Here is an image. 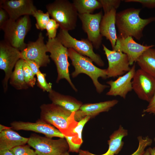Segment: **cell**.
<instances>
[{"mask_svg": "<svg viewBox=\"0 0 155 155\" xmlns=\"http://www.w3.org/2000/svg\"><path fill=\"white\" fill-rule=\"evenodd\" d=\"M136 71L135 66L133 64L130 70L126 74L119 76L115 81L111 80L106 83L110 86L106 93L108 96H119L125 99L128 93L132 90V82Z\"/></svg>", "mask_w": 155, "mask_h": 155, "instance_id": "obj_17", "label": "cell"}, {"mask_svg": "<svg viewBox=\"0 0 155 155\" xmlns=\"http://www.w3.org/2000/svg\"><path fill=\"white\" fill-rule=\"evenodd\" d=\"M21 58V52L10 46L3 40L0 42V69L5 73L2 83L4 92L8 89V82L13 68Z\"/></svg>", "mask_w": 155, "mask_h": 155, "instance_id": "obj_9", "label": "cell"}, {"mask_svg": "<svg viewBox=\"0 0 155 155\" xmlns=\"http://www.w3.org/2000/svg\"><path fill=\"white\" fill-rule=\"evenodd\" d=\"M102 46L108 62V67L106 69L107 78L122 76L130 70L131 67L126 54L110 50L103 44Z\"/></svg>", "mask_w": 155, "mask_h": 155, "instance_id": "obj_13", "label": "cell"}, {"mask_svg": "<svg viewBox=\"0 0 155 155\" xmlns=\"http://www.w3.org/2000/svg\"><path fill=\"white\" fill-rule=\"evenodd\" d=\"M10 125L12 129L14 130L33 131L43 134L45 137L50 138L54 137L65 138L59 130L40 119L34 123L15 121L12 122Z\"/></svg>", "mask_w": 155, "mask_h": 155, "instance_id": "obj_15", "label": "cell"}, {"mask_svg": "<svg viewBox=\"0 0 155 155\" xmlns=\"http://www.w3.org/2000/svg\"><path fill=\"white\" fill-rule=\"evenodd\" d=\"M148 148L150 152V155H155V147L152 148L150 147Z\"/></svg>", "mask_w": 155, "mask_h": 155, "instance_id": "obj_40", "label": "cell"}, {"mask_svg": "<svg viewBox=\"0 0 155 155\" xmlns=\"http://www.w3.org/2000/svg\"><path fill=\"white\" fill-rule=\"evenodd\" d=\"M125 2H136L140 3L144 7L155 8V0H126Z\"/></svg>", "mask_w": 155, "mask_h": 155, "instance_id": "obj_34", "label": "cell"}, {"mask_svg": "<svg viewBox=\"0 0 155 155\" xmlns=\"http://www.w3.org/2000/svg\"><path fill=\"white\" fill-rule=\"evenodd\" d=\"M56 37L67 49H71L79 54L88 57L99 66H104V62L100 55L94 53L93 44L88 39L77 40L70 35L68 31L61 29Z\"/></svg>", "mask_w": 155, "mask_h": 155, "instance_id": "obj_7", "label": "cell"}, {"mask_svg": "<svg viewBox=\"0 0 155 155\" xmlns=\"http://www.w3.org/2000/svg\"><path fill=\"white\" fill-rule=\"evenodd\" d=\"M69 57L75 68L71 73L72 78L76 77L81 73L85 74L92 79L96 91L100 94L109 86L100 83L98 78L105 79L107 78L106 69H100L95 66L93 61L87 57L82 55L71 49H68Z\"/></svg>", "mask_w": 155, "mask_h": 155, "instance_id": "obj_3", "label": "cell"}, {"mask_svg": "<svg viewBox=\"0 0 155 155\" xmlns=\"http://www.w3.org/2000/svg\"><path fill=\"white\" fill-rule=\"evenodd\" d=\"M23 74L25 81L29 86L33 88L36 80L34 75L26 62L24 61L23 66Z\"/></svg>", "mask_w": 155, "mask_h": 155, "instance_id": "obj_29", "label": "cell"}, {"mask_svg": "<svg viewBox=\"0 0 155 155\" xmlns=\"http://www.w3.org/2000/svg\"><path fill=\"white\" fill-rule=\"evenodd\" d=\"M48 96L52 103L71 112H75L83 104L81 101L70 96L61 94L52 90Z\"/></svg>", "mask_w": 155, "mask_h": 155, "instance_id": "obj_22", "label": "cell"}, {"mask_svg": "<svg viewBox=\"0 0 155 155\" xmlns=\"http://www.w3.org/2000/svg\"><path fill=\"white\" fill-rule=\"evenodd\" d=\"M28 144L15 147L10 150L14 155H38L35 150Z\"/></svg>", "mask_w": 155, "mask_h": 155, "instance_id": "obj_31", "label": "cell"}, {"mask_svg": "<svg viewBox=\"0 0 155 155\" xmlns=\"http://www.w3.org/2000/svg\"><path fill=\"white\" fill-rule=\"evenodd\" d=\"M140 8H130L117 13L116 25L118 36L125 38L131 36L140 40L143 36L144 28L151 22L155 21V17L146 19L140 18Z\"/></svg>", "mask_w": 155, "mask_h": 155, "instance_id": "obj_2", "label": "cell"}, {"mask_svg": "<svg viewBox=\"0 0 155 155\" xmlns=\"http://www.w3.org/2000/svg\"><path fill=\"white\" fill-rule=\"evenodd\" d=\"M155 45H143L135 42L131 36L124 38L117 36L115 45L113 50L121 52L127 56L130 65L136 62L142 54Z\"/></svg>", "mask_w": 155, "mask_h": 155, "instance_id": "obj_14", "label": "cell"}, {"mask_svg": "<svg viewBox=\"0 0 155 155\" xmlns=\"http://www.w3.org/2000/svg\"><path fill=\"white\" fill-rule=\"evenodd\" d=\"M61 155H70L69 153V152L67 151L63 153Z\"/></svg>", "mask_w": 155, "mask_h": 155, "instance_id": "obj_42", "label": "cell"}, {"mask_svg": "<svg viewBox=\"0 0 155 155\" xmlns=\"http://www.w3.org/2000/svg\"><path fill=\"white\" fill-rule=\"evenodd\" d=\"M143 112L155 114V91L148 106L143 110Z\"/></svg>", "mask_w": 155, "mask_h": 155, "instance_id": "obj_36", "label": "cell"}, {"mask_svg": "<svg viewBox=\"0 0 155 155\" xmlns=\"http://www.w3.org/2000/svg\"><path fill=\"white\" fill-rule=\"evenodd\" d=\"M102 5L104 14L113 9H117L120 6L121 1L120 0H99Z\"/></svg>", "mask_w": 155, "mask_h": 155, "instance_id": "obj_32", "label": "cell"}, {"mask_svg": "<svg viewBox=\"0 0 155 155\" xmlns=\"http://www.w3.org/2000/svg\"><path fill=\"white\" fill-rule=\"evenodd\" d=\"M154 141H155V137L154 138Z\"/></svg>", "mask_w": 155, "mask_h": 155, "instance_id": "obj_43", "label": "cell"}, {"mask_svg": "<svg viewBox=\"0 0 155 155\" xmlns=\"http://www.w3.org/2000/svg\"><path fill=\"white\" fill-rule=\"evenodd\" d=\"M91 117L86 116L78 122V124L74 130L75 135L72 137H64L69 146L68 152L78 153L83 142L82 132L86 123Z\"/></svg>", "mask_w": 155, "mask_h": 155, "instance_id": "obj_24", "label": "cell"}, {"mask_svg": "<svg viewBox=\"0 0 155 155\" xmlns=\"http://www.w3.org/2000/svg\"><path fill=\"white\" fill-rule=\"evenodd\" d=\"M47 12L59 25L60 29H75L78 13L73 3L67 0H56L46 6Z\"/></svg>", "mask_w": 155, "mask_h": 155, "instance_id": "obj_5", "label": "cell"}, {"mask_svg": "<svg viewBox=\"0 0 155 155\" xmlns=\"http://www.w3.org/2000/svg\"><path fill=\"white\" fill-rule=\"evenodd\" d=\"M46 44L48 52L50 53L49 57L53 61L56 67L58 75L56 82L58 83L60 80L65 79L73 89L77 91L70 76L68 49L64 46L56 37L53 39H48Z\"/></svg>", "mask_w": 155, "mask_h": 155, "instance_id": "obj_6", "label": "cell"}, {"mask_svg": "<svg viewBox=\"0 0 155 155\" xmlns=\"http://www.w3.org/2000/svg\"><path fill=\"white\" fill-rule=\"evenodd\" d=\"M0 7L5 10L9 19L13 20L22 16H32L37 9L32 0H1Z\"/></svg>", "mask_w": 155, "mask_h": 155, "instance_id": "obj_16", "label": "cell"}, {"mask_svg": "<svg viewBox=\"0 0 155 155\" xmlns=\"http://www.w3.org/2000/svg\"><path fill=\"white\" fill-rule=\"evenodd\" d=\"M103 16L102 11L94 14H78L82 29L87 33L88 39L96 49L100 48L102 42V36L100 32V26Z\"/></svg>", "mask_w": 155, "mask_h": 155, "instance_id": "obj_11", "label": "cell"}, {"mask_svg": "<svg viewBox=\"0 0 155 155\" xmlns=\"http://www.w3.org/2000/svg\"><path fill=\"white\" fill-rule=\"evenodd\" d=\"M136 62L141 69L155 78V49L145 51Z\"/></svg>", "mask_w": 155, "mask_h": 155, "instance_id": "obj_23", "label": "cell"}, {"mask_svg": "<svg viewBox=\"0 0 155 155\" xmlns=\"http://www.w3.org/2000/svg\"><path fill=\"white\" fill-rule=\"evenodd\" d=\"M31 27L29 16L25 15L16 20L9 19L0 28L4 33L3 40L21 52L26 46L24 39Z\"/></svg>", "mask_w": 155, "mask_h": 155, "instance_id": "obj_4", "label": "cell"}, {"mask_svg": "<svg viewBox=\"0 0 155 155\" xmlns=\"http://www.w3.org/2000/svg\"><path fill=\"white\" fill-rule=\"evenodd\" d=\"M10 129H12L11 127H7L1 124H0V132L4 130Z\"/></svg>", "mask_w": 155, "mask_h": 155, "instance_id": "obj_39", "label": "cell"}, {"mask_svg": "<svg viewBox=\"0 0 155 155\" xmlns=\"http://www.w3.org/2000/svg\"><path fill=\"white\" fill-rule=\"evenodd\" d=\"M29 138L22 137L11 129L0 132V150H10L28 143Z\"/></svg>", "mask_w": 155, "mask_h": 155, "instance_id": "obj_21", "label": "cell"}, {"mask_svg": "<svg viewBox=\"0 0 155 155\" xmlns=\"http://www.w3.org/2000/svg\"><path fill=\"white\" fill-rule=\"evenodd\" d=\"M143 155H150V152L148 148L147 149L146 151H145Z\"/></svg>", "mask_w": 155, "mask_h": 155, "instance_id": "obj_41", "label": "cell"}, {"mask_svg": "<svg viewBox=\"0 0 155 155\" xmlns=\"http://www.w3.org/2000/svg\"><path fill=\"white\" fill-rule=\"evenodd\" d=\"M64 138L54 140L33 133L29 137L27 144L34 149L38 155H61L68 151L69 148Z\"/></svg>", "mask_w": 155, "mask_h": 155, "instance_id": "obj_8", "label": "cell"}, {"mask_svg": "<svg viewBox=\"0 0 155 155\" xmlns=\"http://www.w3.org/2000/svg\"><path fill=\"white\" fill-rule=\"evenodd\" d=\"M128 135V131L120 125L118 129L115 131L110 136L108 141L109 145L108 151L101 155L92 154L87 150H80L79 155H116L121 150L124 145L123 138Z\"/></svg>", "mask_w": 155, "mask_h": 155, "instance_id": "obj_20", "label": "cell"}, {"mask_svg": "<svg viewBox=\"0 0 155 155\" xmlns=\"http://www.w3.org/2000/svg\"><path fill=\"white\" fill-rule=\"evenodd\" d=\"M137 139L139 142L137 150L131 155H143L145 152V149L148 146H150L152 143V140L148 136L143 137L140 136Z\"/></svg>", "mask_w": 155, "mask_h": 155, "instance_id": "obj_28", "label": "cell"}, {"mask_svg": "<svg viewBox=\"0 0 155 155\" xmlns=\"http://www.w3.org/2000/svg\"><path fill=\"white\" fill-rule=\"evenodd\" d=\"M0 155H14L10 150H0Z\"/></svg>", "mask_w": 155, "mask_h": 155, "instance_id": "obj_38", "label": "cell"}, {"mask_svg": "<svg viewBox=\"0 0 155 155\" xmlns=\"http://www.w3.org/2000/svg\"><path fill=\"white\" fill-rule=\"evenodd\" d=\"M36 20L35 24L36 28L43 30L46 29V26L50 19L49 13H44L41 10L37 9L33 15Z\"/></svg>", "mask_w": 155, "mask_h": 155, "instance_id": "obj_27", "label": "cell"}, {"mask_svg": "<svg viewBox=\"0 0 155 155\" xmlns=\"http://www.w3.org/2000/svg\"><path fill=\"white\" fill-rule=\"evenodd\" d=\"M40 119L59 130L64 137L74 136V130L78 122L75 119V112H71L52 103L40 106Z\"/></svg>", "mask_w": 155, "mask_h": 155, "instance_id": "obj_1", "label": "cell"}, {"mask_svg": "<svg viewBox=\"0 0 155 155\" xmlns=\"http://www.w3.org/2000/svg\"><path fill=\"white\" fill-rule=\"evenodd\" d=\"M73 3L79 14H92L102 7L99 0H73Z\"/></svg>", "mask_w": 155, "mask_h": 155, "instance_id": "obj_26", "label": "cell"}, {"mask_svg": "<svg viewBox=\"0 0 155 155\" xmlns=\"http://www.w3.org/2000/svg\"><path fill=\"white\" fill-rule=\"evenodd\" d=\"M37 84V86L43 91L50 92L52 89V84L48 83L46 79V74L42 73L40 71L36 75Z\"/></svg>", "mask_w": 155, "mask_h": 155, "instance_id": "obj_30", "label": "cell"}, {"mask_svg": "<svg viewBox=\"0 0 155 155\" xmlns=\"http://www.w3.org/2000/svg\"><path fill=\"white\" fill-rule=\"evenodd\" d=\"M9 19V17L7 12L0 7V28Z\"/></svg>", "mask_w": 155, "mask_h": 155, "instance_id": "obj_37", "label": "cell"}, {"mask_svg": "<svg viewBox=\"0 0 155 155\" xmlns=\"http://www.w3.org/2000/svg\"><path fill=\"white\" fill-rule=\"evenodd\" d=\"M44 37L40 32L37 40L30 42L26 48L21 52V58L24 60H30L38 63L40 67H46L50 61L49 56L47 55L48 49L44 42Z\"/></svg>", "mask_w": 155, "mask_h": 155, "instance_id": "obj_12", "label": "cell"}, {"mask_svg": "<svg viewBox=\"0 0 155 155\" xmlns=\"http://www.w3.org/2000/svg\"><path fill=\"white\" fill-rule=\"evenodd\" d=\"M24 61L22 59L18 61L9 78L10 84L18 90L27 89L29 87L24 80L23 68Z\"/></svg>", "mask_w": 155, "mask_h": 155, "instance_id": "obj_25", "label": "cell"}, {"mask_svg": "<svg viewBox=\"0 0 155 155\" xmlns=\"http://www.w3.org/2000/svg\"><path fill=\"white\" fill-rule=\"evenodd\" d=\"M118 102L117 100L115 99L82 104L79 109L75 112V120L79 122L86 116H89L91 118L96 116L100 113L108 112Z\"/></svg>", "mask_w": 155, "mask_h": 155, "instance_id": "obj_18", "label": "cell"}, {"mask_svg": "<svg viewBox=\"0 0 155 155\" xmlns=\"http://www.w3.org/2000/svg\"><path fill=\"white\" fill-rule=\"evenodd\" d=\"M116 9H113L103 16L100 23V30L102 36L111 42L113 49L117 38L115 27Z\"/></svg>", "mask_w": 155, "mask_h": 155, "instance_id": "obj_19", "label": "cell"}, {"mask_svg": "<svg viewBox=\"0 0 155 155\" xmlns=\"http://www.w3.org/2000/svg\"><path fill=\"white\" fill-rule=\"evenodd\" d=\"M59 24L53 19H50L46 28L47 33L46 35L49 39H53L56 37L57 30Z\"/></svg>", "mask_w": 155, "mask_h": 155, "instance_id": "obj_33", "label": "cell"}, {"mask_svg": "<svg viewBox=\"0 0 155 155\" xmlns=\"http://www.w3.org/2000/svg\"><path fill=\"white\" fill-rule=\"evenodd\" d=\"M27 63L34 75H36L39 72V68L40 66L39 64L35 61L30 60H24Z\"/></svg>", "mask_w": 155, "mask_h": 155, "instance_id": "obj_35", "label": "cell"}, {"mask_svg": "<svg viewBox=\"0 0 155 155\" xmlns=\"http://www.w3.org/2000/svg\"><path fill=\"white\" fill-rule=\"evenodd\" d=\"M132 90L140 99L149 102L155 91V78L141 69L136 70Z\"/></svg>", "mask_w": 155, "mask_h": 155, "instance_id": "obj_10", "label": "cell"}]
</instances>
